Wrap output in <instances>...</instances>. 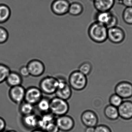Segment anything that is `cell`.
<instances>
[{"mask_svg":"<svg viewBox=\"0 0 132 132\" xmlns=\"http://www.w3.org/2000/svg\"><path fill=\"white\" fill-rule=\"evenodd\" d=\"M108 28L102 24L94 21L92 23L88 29V34L93 42L102 43L108 40Z\"/></svg>","mask_w":132,"mask_h":132,"instance_id":"6da1fadb","label":"cell"},{"mask_svg":"<svg viewBox=\"0 0 132 132\" xmlns=\"http://www.w3.org/2000/svg\"><path fill=\"white\" fill-rule=\"evenodd\" d=\"M95 21L105 26L108 28L118 26V19L111 11H97L94 16Z\"/></svg>","mask_w":132,"mask_h":132,"instance_id":"7a4b0ae2","label":"cell"},{"mask_svg":"<svg viewBox=\"0 0 132 132\" xmlns=\"http://www.w3.org/2000/svg\"><path fill=\"white\" fill-rule=\"evenodd\" d=\"M87 76L78 70L73 71L68 79V84L71 88L76 91L82 90L87 84Z\"/></svg>","mask_w":132,"mask_h":132,"instance_id":"3957f363","label":"cell"},{"mask_svg":"<svg viewBox=\"0 0 132 132\" xmlns=\"http://www.w3.org/2000/svg\"><path fill=\"white\" fill-rule=\"evenodd\" d=\"M69 110V105L67 100L55 97L50 100V112L55 116L67 114Z\"/></svg>","mask_w":132,"mask_h":132,"instance_id":"277c9868","label":"cell"},{"mask_svg":"<svg viewBox=\"0 0 132 132\" xmlns=\"http://www.w3.org/2000/svg\"><path fill=\"white\" fill-rule=\"evenodd\" d=\"M57 78L47 76L43 78L39 83V89L42 93L47 95L55 94L58 87Z\"/></svg>","mask_w":132,"mask_h":132,"instance_id":"5b68a950","label":"cell"},{"mask_svg":"<svg viewBox=\"0 0 132 132\" xmlns=\"http://www.w3.org/2000/svg\"><path fill=\"white\" fill-rule=\"evenodd\" d=\"M126 37L124 29L118 26L108 28V39L114 44L122 43L125 41Z\"/></svg>","mask_w":132,"mask_h":132,"instance_id":"8992f818","label":"cell"},{"mask_svg":"<svg viewBox=\"0 0 132 132\" xmlns=\"http://www.w3.org/2000/svg\"><path fill=\"white\" fill-rule=\"evenodd\" d=\"M58 84L55 92L56 97L67 100L72 95V90L68 83L63 78H57Z\"/></svg>","mask_w":132,"mask_h":132,"instance_id":"52a82bcc","label":"cell"},{"mask_svg":"<svg viewBox=\"0 0 132 132\" xmlns=\"http://www.w3.org/2000/svg\"><path fill=\"white\" fill-rule=\"evenodd\" d=\"M115 93L123 99H128L132 97V84L128 81L118 83L114 89Z\"/></svg>","mask_w":132,"mask_h":132,"instance_id":"ba28073f","label":"cell"},{"mask_svg":"<svg viewBox=\"0 0 132 132\" xmlns=\"http://www.w3.org/2000/svg\"><path fill=\"white\" fill-rule=\"evenodd\" d=\"M70 4L68 0H53L51 4V9L55 14L62 16L68 13Z\"/></svg>","mask_w":132,"mask_h":132,"instance_id":"9c48e42d","label":"cell"},{"mask_svg":"<svg viewBox=\"0 0 132 132\" xmlns=\"http://www.w3.org/2000/svg\"><path fill=\"white\" fill-rule=\"evenodd\" d=\"M26 90L22 85L10 88L8 93L10 100L15 104H21L24 100Z\"/></svg>","mask_w":132,"mask_h":132,"instance_id":"30bf717a","label":"cell"},{"mask_svg":"<svg viewBox=\"0 0 132 132\" xmlns=\"http://www.w3.org/2000/svg\"><path fill=\"white\" fill-rule=\"evenodd\" d=\"M42 93L39 88L30 87L26 90L24 101L33 105H36L42 98Z\"/></svg>","mask_w":132,"mask_h":132,"instance_id":"8fae6325","label":"cell"},{"mask_svg":"<svg viewBox=\"0 0 132 132\" xmlns=\"http://www.w3.org/2000/svg\"><path fill=\"white\" fill-rule=\"evenodd\" d=\"M26 66L29 71L30 75L35 77L42 76L44 73L45 69L43 63L38 59L30 60Z\"/></svg>","mask_w":132,"mask_h":132,"instance_id":"7c38bea8","label":"cell"},{"mask_svg":"<svg viewBox=\"0 0 132 132\" xmlns=\"http://www.w3.org/2000/svg\"><path fill=\"white\" fill-rule=\"evenodd\" d=\"M55 122L60 131H70L73 129L75 126L73 119L66 115L58 117L56 119Z\"/></svg>","mask_w":132,"mask_h":132,"instance_id":"4fadbf2b","label":"cell"},{"mask_svg":"<svg viewBox=\"0 0 132 132\" xmlns=\"http://www.w3.org/2000/svg\"><path fill=\"white\" fill-rule=\"evenodd\" d=\"M81 122L86 127H95L98 119L97 115L93 111L87 110L83 112L81 117Z\"/></svg>","mask_w":132,"mask_h":132,"instance_id":"5bb4252c","label":"cell"},{"mask_svg":"<svg viewBox=\"0 0 132 132\" xmlns=\"http://www.w3.org/2000/svg\"><path fill=\"white\" fill-rule=\"evenodd\" d=\"M119 117L123 120L129 121L132 119V101H123L118 108Z\"/></svg>","mask_w":132,"mask_h":132,"instance_id":"9a60e30c","label":"cell"},{"mask_svg":"<svg viewBox=\"0 0 132 132\" xmlns=\"http://www.w3.org/2000/svg\"><path fill=\"white\" fill-rule=\"evenodd\" d=\"M97 11H110L114 7L116 0H92Z\"/></svg>","mask_w":132,"mask_h":132,"instance_id":"2e32d148","label":"cell"},{"mask_svg":"<svg viewBox=\"0 0 132 132\" xmlns=\"http://www.w3.org/2000/svg\"><path fill=\"white\" fill-rule=\"evenodd\" d=\"M39 119L38 117L32 114L23 116L22 119V124L25 128L29 129H35L38 127Z\"/></svg>","mask_w":132,"mask_h":132,"instance_id":"e0dca14e","label":"cell"},{"mask_svg":"<svg viewBox=\"0 0 132 132\" xmlns=\"http://www.w3.org/2000/svg\"><path fill=\"white\" fill-rule=\"evenodd\" d=\"M5 81L9 87H12L21 85L22 77L18 72L11 71Z\"/></svg>","mask_w":132,"mask_h":132,"instance_id":"ac0fdd59","label":"cell"},{"mask_svg":"<svg viewBox=\"0 0 132 132\" xmlns=\"http://www.w3.org/2000/svg\"><path fill=\"white\" fill-rule=\"evenodd\" d=\"M56 119L55 116L51 113H45L39 119L38 122V129L45 131L48 125L52 122H55Z\"/></svg>","mask_w":132,"mask_h":132,"instance_id":"d6986e66","label":"cell"},{"mask_svg":"<svg viewBox=\"0 0 132 132\" xmlns=\"http://www.w3.org/2000/svg\"><path fill=\"white\" fill-rule=\"evenodd\" d=\"M104 114L106 118L111 121H116L119 118L118 108L110 104L105 108Z\"/></svg>","mask_w":132,"mask_h":132,"instance_id":"ffe728a7","label":"cell"},{"mask_svg":"<svg viewBox=\"0 0 132 132\" xmlns=\"http://www.w3.org/2000/svg\"><path fill=\"white\" fill-rule=\"evenodd\" d=\"M84 11V7L82 4L74 1L70 4L68 13L72 16H78L82 14Z\"/></svg>","mask_w":132,"mask_h":132,"instance_id":"44dd1931","label":"cell"},{"mask_svg":"<svg viewBox=\"0 0 132 132\" xmlns=\"http://www.w3.org/2000/svg\"><path fill=\"white\" fill-rule=\"evenodd\" d=\"M11 14V9L8 5L0 4V24L6 22L10 18Z\"/></svg>","mask_w":132,"mask_h":132,"instance_id":"7402d4cb","label":"cell"},{"mask_svg":"<svg viewBox=\"0 0 132 132\" xmlns=\"http://www.w3.org/2000/svg\"><path fill=\"white\" fill-rule=\"evenodd\" d=\"M34 110V105L24 101L19 104V111L22 116L32 114Z\"/></svg>","mask_w":132,"mask_h":132,"instance_id":"603a6c76","label":"cell"},{"mask_svg":"<svg viewBox=\"0 0 132 132\" xmlns=\"http://www.w3.org/2000/svg\"><path fill=\"white\" fill-rule=\"evenodd\" d=\"M50 100L46 98L42 97L37 103L38 109L44 114L50 111Z\"/></svg>","mask_w":132,"mask_h":132,"instance_id":"cb8c5ba5","label":"cell"},{"mask_svg":"<svg viewBox=\"0 0 132 132\" xmlns=\"http://www.w3.org/2000/svg\"><path fill=\"white\" fill-rule=\"evenodd\" d=\"M11 72L9 67L3 64L0 63V84L5 81Z\"/></svg>","mask_w":132,"mask_h":132,"instance_id":"d4e9b609","label":"cell"},{"mask_svg":"<svg viewBox=\"0 0 132 132\" xmlns=\"http://www.w3.org/2000/svg\"><path fill=\"white\" fill-rule=\"evenodd\" d=\"M122 18L125 23L132 25V7H125L122 12Z\"/></svg>","mask_w":132,"mask_h":132,"instance_id":"484cf974","label":"cell"},{"mask_svg":"<svg viewBox=\"0 0 132 132\" xmlns=\"http://www.w3.org/2000/svg\"><path fill=\"white\" fill-rule=\"evenodd\" d=\"M123 99L116 94H112L109 99L110 105L118 108L123 102Z\"/></svg>","mask_w":132,"mask_h":132,"instance_id":"4316f807","label":"cell"},{"mask_svg":"<svg viewBox=\"0 0 132 132\" xmlns=\"http://www.w3.org/2000/svg\"><path fill=\"white\" fill-rule=\"evenodd\" d=\"M92 70V66L88 62H85L81 64L78 68V71L87 76L90 73Z\"/></svg>","mask_w":132,"mask_h":132,"instance_id":"83f0119b","label":"cell"},{"mask_svg":"<svg viewBox=\"0 0 132 132\" xmlns=\"http://www.w3.org/2000/svg\"><path fill=\"white\" fill-rule=\"evenodd\" d=\"M9 37V34L7 29L3 26H0V44L6 42Z\"/></svg>","mask_w":132,"mask_h":132,"instance_id":"f1b7e54d","label":"cell"},{"mask_svg":"<svg viewBox=\"0 0 132 132\" xmlns=\"http://www.w3.org/2000/svg\"><path fill=\"white\" fill-rule=\"evenodd\" d=\"M95 132H112V131L108 126L101 125L95 127Z\"/></svg>","mask_w":132,"mask_h":132,"instance_id":"f546056e","label":"cell"},{"mask_svg":"<svg viewBox=\"0 0 132 132\" xmlns=\"http://www.w3.org/2000/svg\"><path fill=\"white\" fill-rule=\"evenodd\" d=\"M59 129L55 122L48 125L45 131L46 132H59Z\"/></svg>","mask_w":132,"mask_h":132,"instance_id":"4dcf8cb0","label":"cell"},{"mask_svg":"<svg viewBox=\"0 0 132 132\" xmlns=\"http://www.w3.org/2000/svg\"><path fill=\"white\" fill-rule=\"evenodd\" d=\"M18 73L22 77H27L30 76L29 71L26 66L21 67L19 68Z\"/></svg>","mask_w":132,"mask_h":132,"instance_id":"1f68e13d","label":"cell"},{"mask_svg":"<svg viewBox=\"0 0 132 132\" xmlns=\"http://www.w3.org/2000/svg\"><path fill=\"white\" fill-rule=\"evenodd\" d=\"M118 3L121 5L125 6L126 7H132V0H116Z\"/></svg>","mask_w":132,"mask_h":132,"instance_id":"d6a6232c","label":"cell"},{"mask_svg":"<svg viewBox=\"0 0 132 132\" xmlns=\"http://www.w3.org/2000/svg\"><path fill=\"white\" fill-rule=\"evenodd\" d=\"M6 126L5 120L3 118L0 117V132L4 131Z\"/></svg>","mask_w":132,"mask_h":132,"instance_id":"836d02e7","label":"cell"},{"mask_svg":"<svg viewBox=\"0 0 132 132\" xmlns=\"http://www.w3.org/2000/svg\"><path fill=\"white\" fill-rule=\"evenodd\" d=\"M85 132H95L94 127H87Z\"/></svg>","mask_w":132,"mask_h":132,"instance_id":"e575fe53","label":"cell"},{"mask_svg":"<svg viewBox=\"0 0 132 132\" xmlns=\"http://www.w3.org/2000/svg\"><path fill=\"white\" fill-rule=\"evenodd\" d=\"M31 132H46L45 131L42 129H35L33 130Z\"/></svg>","mask_w":132,"mask_h":132,"instance_id":"d590c367","label":"cell"},{"mask_svg":"<svg viewBox=\"0 0 132 132\" xmlns=\"http://www.w3.org/2000/svg\"><path fill=\"white\" fill-rule=\"evenodd\" d=\"M4 132V131L3 132ZM5 132H17L16 131H14V130H9V131H7Z\"/></svg>","mask_w":132,"mask_h":132,"instance_id":"8d00e7d4","label":"cell"}]
</instances>
